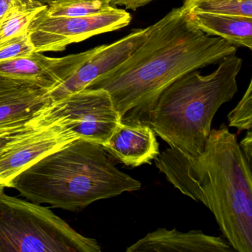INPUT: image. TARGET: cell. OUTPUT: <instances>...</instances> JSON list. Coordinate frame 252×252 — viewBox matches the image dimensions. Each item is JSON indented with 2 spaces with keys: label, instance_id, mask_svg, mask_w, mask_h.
<instances>
[{
  "label": "cell",
  "instance_id": "1",
  "mask_svg": "<svg viewBox=\"0 0 252 252\" xmlns=\"http://www.w3.org/2000/svg\"><path fill=\"white\" fill-rule=\"evenodd\" d=\"M236 52L234 45L196 28L181 6L150 26L146 40L126 61L85 89L107 91L121 123L150 125L159 96L171 84Z\"/></svg>",
  "mask_w": 252,
  "mask_h": 252
},
{
  "label": "cell",
  "instance_id": "2",
  "mask_svg": "<svg viewBox=\"0 0 252 252\" xmlns=\"http://www.w3.org/2000/svg\"><path fill=\"white\" fill-rule=\"evenodd\" d=\"M155 160L175 188L210 210L234 251L252 252V165L225 125L211 129L198 156L169 147Z\"/></svg>",
  "mask_w": 252,
  "mask_h": 252
},
{
  "label": "cell",
  "instance_id": "3",
  "mask_svg": "<svg viewBox=\"0 0 252 252\" xmlns=\"http://www.w3.org/2000/svg\"><path fill=\"white\" fill-rule=\"evenodd\" d=\"M7 187L33 203L77 212L97 200L138 191L141 183L119 170L103 145L79 138L26 168Z\"/></svg>",
  "mask_w": 252,
  "mask_h": 252
},
{
  "label": "cell",
  "instance_id": "4",
  "mask_svg": "<svg viewBox=\"0 0 252 252\" xmlns=\"http://www.w3.org/2000/svg\"><path fill=\"white\" fill-rule=\"evenodd\" d=\"M242 64V59L232 54L207 76L193 70L171 84L160 94L150 116L155 133L187 156L200 154L214 116L237 94Z\"/></svg>",
  "mask_w": 252,
  "mask_h": 252
},
{
  "label": "cell",
  "instance_id": "5",
  "mask_svg": "<svg viewBox=\"0 0 252 252\" xmlns=\"http://www.w3.org/2000/svg\"><path fill=\"white\" fill-rule=\"evenodd\" d=\"M0 186V252H101L49 208L5 194Z\"/></svg>",
  "mask_w": 252,
  "mask_h": 252
},
{
  "label": "cell",
  "instance_id": "6",
  "mask_svg": "<svg viewBox=\"0 0 252 252\" xmlns=\"http://www.w3.org/2000/svg\"><path fill=\"white\" fill-rule=\"evenodd\" d=\"M35 125L60 123L79 138L104 145L121 123L111 97L102 89H84L52 101L34 117Z\"/></svg>",
  "mask_w": 252,
  "mask_h": 252
},
{
  "label": "cell",
  "instance_id": "7",
  "mask_svg": "<svg viewBox=\"0 0 252 252\" xmlns=\"http://www.w3.org/2000/svg\"><path fill=\"white\" fill-rule=\"evenodd\" d=\"M45 8L29 25V38L36 52L64 51L71 44L123 29L132 20L129 13L116 8L102 14L76 17H50Z\"/></svg>",
  "mask_w": 252,
  "mask_h": 252
},
{
  "label": "cell",
  "instance_id": "8",
  "mask_svg": "<svg viewBox=\"0 0 252 252\" xmlns=\"http://www.w3.org/2000/svg\"><path fill=\"white\" fill-rule=\"evenodd\" d=\"M77 138L70 128L60 123L28 131L0 150V186L8 187L26 168Z\"/></svg>",
  "mask_w": 252,
  "mask_h": 252
},
{
  "label": "cell",
  "instance_id": "9",
  "mask_svg": "<svg viewBox=\"0 0 252 252\" xmlns=\"http://www.w3.org/2000/svg\"><path fill=\"white\" fill-rule=\"evenodd\" d=\"M150 32V26L135 29L113 43L101 45L100 49L70 78L49 91L51 99L57 101L85 89L98 76L113 70L130 57L146 40Z\"/></svg>",
  "mask_w": 252,
  "mask_h": 252
},
{
  "label": "cell",
  "instance_id": "10",
  "mask_svg": "<svg viewBox=\"0 0 252 252\" xmlns=\"http://www.w3.org/2000/svg\"><path fill=\"white\" fill-rule=\"evenodd\" d=\"M100 48L61 58H51L35 51L28 57L0 63V76L33 81L51 91L70 78Z\"/></svg>",
  "mask_w": 252,
  "mask_h": 252
},
{
  "label": "cell",
  "instance_id": "11",
  "mask_svg": "<svg viewBox=\"0 0 252 252\" xmlns=\"http://www.w3.org/2000/svg\"><path fill=\"white\" fill-rule=\"evenodd\" d=\"M49 91L33 81L0 76V132L33 119L52 102Z\"/></svg>",
  "mask_w": 252,
  "mask_h": 252
},
{
  "label": "cell",
  "instance_id": "12",
  "mask_svg": "<svg viewBox=\"0 0 252 252\" xmlns=\"http://www.w3.org/2000/svg\"><path fill=\"white\" fill-rule=\"evenodd\" d=\"M103 147L109 156L131 167L150 164L160 155L156 133L146 124H119Z\"/></svg>",
  "mask_w": 252,
  "mask_h": 252
},
{
  "label": "cell",
  "instance_id": "13",
  "mask_svg": "<svg viewBox=\"0 0 252 252\" xmlns=\"http://www.w3.org/2000/svg\"><path fill=\"white\" fill-rule=\"evenodd\" d=\"M234 251L221 237L208 235L200 230L181 232L158 228L126 249V252H231Z\"/></svg>",
  "mask_w": 252,
  "mask_h": 252
},
{
  "label": "cell",
  "instance_id": "14",
  "mask_svg": "<svg viewBox=\"0 0 252 252\" xmlns=\"http://www.w3.org/2000/svg\"><path fill=\"white\" fill-rule=\"evenodd\" d=\"M187 12L189 21L206 34L221 38L234 46L252 49V17Z\"/></svg>",
  "mask_w": 252,
  "mask_h": 252
},
{
  "label": "cell",
  "instance_id": "15",
  "mask_svg": "<svg viewBox=\"0 0 252 252\" xmlns=\"http://www.w3.org/2000/svg\"><path fill=\"white\" fill-rule=\"evenodd\" d=\"M46 6L37 0H17L0 23V47L29 34L31 22Z\"/></svg>",
  "mask_w": 252,
  "mask_h": 252
},
{
  "label": "cell",
  "instance_id": "16",
  "mask_svg": "<svg viewBox=\"0 0 252 252\" xmlns=\"http://www.w3.org/2000/svg\"><path fill=\"white\" fill-rule=\"evenodd\" d=\"M110 0H52L47 4L50 17H87L113 9Z\"/></svg>",
  "mask_w": 252,
  "mask_h": 252
},
{
  "label": "cell",
  "instance_id": "17",
  "mask_svg": "<svg viewBox=\"0 0 252 252\" xmlns=\"http://www.w3.org/2000/svg\"><path fill=\"white\" fill-rule=\"evenodd\" d=\"M182 8L189 12L252 18V0H184Z\"/></svg>",
  "mask_w": 252,
  "mask_h": 252
},
{
  "label": "cell",
  "instance_id": "18",
  "mask_svg": "<svg viewBox=\"0 0 252 252\" xmlns=\"http://www.w3.org/2000/svg\"><path fill=\"white\" fill-rule=\"evenodd\" d=\"M229 126L238 131L249 130L252 125V82L251 81L243 98L237 105L228 113Z\"/></svg>",
  "mask_w": 252,
  "mask_h": 252
},
{
  "label": "cell",
  "instance_id": "19",
  "mask_svg": "<svg viewBox=\"0 0 252 252\" xmlns=\"http://www.w3.org/2000/svg\"><path fill=\"white\" fill-rule=\"evenodd\" d=\"M35 51L34 46L28 34L0 47V63L28 57Z\"/></svg>",
  "mask_w": 252,
  "mask_h": 252
},
{
  "label": "cell",
  "instance_id": "20",
  "mask_svg": "<svg viewBox=\"0 0 252 252\" xmlns=\"http://www.w3.org/2000/svg\"><path fill=\"white\" fill-rule=\"evenodd\" d=\"M153 1L154 0H110V2L112 6L121 5V6H125L127 9L135 11Z\"/></svg>",
  "mask_w": 252,
  "mask_h": 252
},
{
  "label": "cell",
  "instance_id": "21",
  "mask_svg": "<svg viewBox=\"0 0 252 252\" xmlns=\"http://www.w3.org/2000/svg\"><path fill=\"white\" fill-rule=\"evenodd\" d=\"M240 148L243 151V154L246 156L248 162L252 165V129L248 130L247 134L243 140L240 141Z\"/></svg>",
  "mask_w": 252,
  "mask_h": 252
},
{
  "label": "cell",
  "instance_id": "22",
  "mask_svg": "<svg viewBox=\"0 0 252 252\" xmlns=\"http://www.w3.org/2000/svg\"><path fill=\"white\" fill-rule=\"evenodd\" d=\"M17 0H0V23L5 18Z\"/></svg>",
  "mask_w": 252,
  "mask_h": 252
},
{
  "label": "cell",
  "instance_id": "23",
  "mask_svg": "<svg viewBox=\"0 0 252 252\" xmlns=\"http://www.w3.org/2000/svg\"><path fill=\"white\" fill-rule=\"evenodd\" d=\"M41 3L45 4V5H47V4L49 3L50 2H51L52 0H37Z\"/></svg>",
  "mask_w": 252,
  "mask_h": 252
}]
</instances>
